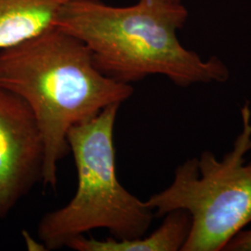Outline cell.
<instances>
[{
    "mask_svg": "<svg viewBox=\"0 0 251 251\" xmlns=\"http://www.w3.org/2000/svg\"><path fill=\"white\" fill-rule=\"evenodd\" d=\"M0 89L24 100L33 111L44 142L41 182L55 189L58 166L69 152L67 135L104 108L133 94L130 84L103 75L80 39L53 26L0 50Z\"/></svg>",
    "mask_w": 251,
    "mask_h": 251,
    "instance_id": "cell-1",
    "label": "cell"
},
{
    "mask_svg": "<svg viewBox=\"0 0 251 251\" xmlns=\"http://www.w3.org/2000/svg\"><path fill=\"white\" fill-rule=\"evenodd\" d=\"M187 17L185 7L171 0H138L127 7L75 0L63 8L55 26L80 39L100 71L120 83L154 75L181 88L225 83L230 71L220 58L204 60L180 44L177 32Z\"/></svg>",
    "mask_w": 251,
    "mask_h": 251,
    "instance_id": "cell-2",
    "label": "cell"
},
{
    "mask_svg": "<svg viewBox=\"0 0 251 251\" xmlns=\"http://www.w3.org/2000/svg\"><path fill=\"white\" fill-rule=\"evenodd\" d=\"M119 107L109 105L69 130L67 142L75 163L77 187L65 206L48 212L38 224V237L47 250L66 247L95 229L108 230L116 239L140 238L152 224V208L117 178L114 130Z\"/></svg>",
    "mask_w": 251,
    "mask_h": 251,
    "instance_id": "cell-3",
    "label": "cell"
},
{
    "mask_svg": "<svg viewBox=\"0 0 251 251\" xmlns=\"http://www.w3.org/2000/svg\"><path fill=\"white\" fill-rule=\"evenodd\" d=\"M241 130L223 158L205 150L177 166L171 184L146 200L155 217L182 209L192 220L181 251H223L251 224V107H240Z\"/></svg>",
    "mask_w": 251,
    "mask_h": 251,
    "instance_id": "cell-4",
    "label": "cell"
},
{
    "mask_svg": "<svg viewBox=\"0 0 251 251\" xmlns=\"http://www.w3.org/2000/svg\"><path fill=\"white\" fill-rule=\"evenodd\" d=\"M44 155L33 111L21 97L0 89V218L41 181Z\"/></svg>",
    "mask_w": 251,
    "mask_h": 251,
    "instance_id": "cell-5",
    "label": "cell"
},
{
    "mask_svg": "<svg viewBox=\"0 0 251 251\" xmlns=\"http://www.w3.org/2000/svg\"><path fill=\"white\" fill-rule=\"evenodd\" d=\"M164 217L161 225L148 236L97 239L80 235L68 243L67 248L76 251H181L191 231V216L185 210L176 209Z\"/></svg>",
    "mask_w": 251,
    "mask_h": 251,
    "instance_id": "cell-6",
    "label": "cell"
},
{
    "mask_svg": "<svg viewBox=\"0 0 251 251\" xmlns=\"http://www.w3.org/2000/svg\"><path fill=\"white\" fill-rule=\"evenodd\" d=\"M75 0H0V50L55 26L65 6Z\"/></svg>",
    "mask_w": 251,
    "mask_h": 251,
    "instance_id": "cell-7",
    "label": "cell"
},
{
    "mask_svg": "<svg viewBox=\"0 0 251 251\" xmlns=\"http://www.w3.org/2000/svg\"><path fill=\"white\" fill-rule=\"evenodd\" d=\"M223 251H251V225L236 233Z\"/></svg>",
    "mask_w": 251,
    "mask_h": 251,
    "instance_id": "cell-8",
    "label": "cell"
},
{
    "mask_svg": "<svg viewBox=\"0 0 251 251\" xmlns=\"http://www.w3.org/2000/svg\"><path fill=\"white\" fill-rule=\"evenodd\" d=\"M171 1H177V2H180V0H171Z\"/></svg>",
    "mask_w": 251,
    "mask_h": 251,
    "instance_id": "cell-9",
    "label": "cell"
}]
</instances>
